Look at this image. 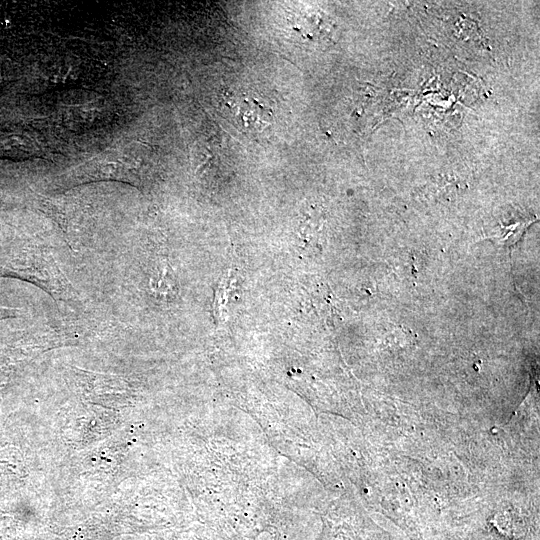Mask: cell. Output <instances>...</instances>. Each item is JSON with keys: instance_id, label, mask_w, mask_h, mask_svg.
I'll list each match as a JSON object with an SVG mask.
<instances>
[{"instance_id": "cell-2", "label": "cell", "mask_w": 540, "mask_h": 540, "mask_svg": "<svg viewBox=\"0 0 540 540\" xmlns=\"http://www.w3.org/2000/svg\"><path fill=\"white\" fill-rule=\"evenodd\" d=\"M227 100L233 120L247 133H260L271 125L273 111L260 99L241 93L230 95Z\"/></svg>"}, {"instance_id": "cell-1", "label": "cell", "mask_w": 540, "mask_h": 540, "mask_svg": "<svg viewBox=\"0 0 540 540\" xmlns=\"http://www.w3.org/2000/svg\"><path fill=\"white\" fill-rule=\"evenodd\" d=\"M0 277L32 283L56 301H68L74 297L73 287L53 255L37 245H25L1 256Z\"/></svg>"}, {"instance_id": "cell-3", "label": "cell", "mask_w": 540, "mask_h": 540, "mask_svg": "<svg viewBox=\"0 0 540 540\" xmlns=\"http://www.w3.org/2000/svg\"><path fill=\"white\" fill-rule=\"evenodd\" d=\"M19 314L16 308L0 306V321L10 318H15Z\"/></svg>"}]
</instances>
